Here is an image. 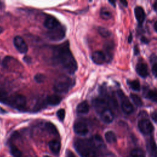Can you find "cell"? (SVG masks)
Returning <instances> with one entry per match:
<instances>
[{
  "mask_svg": "<svg viewBox=\"0 0 157 157\" xmlns=\"http://www.w3.org/2000/svg\"><path fill=\"white\" fill-rule=\"evenodd\" d=\"M54 54L57 61L62 67L69 74H74L77 69V64L74 59L67 43L56 47L55 48Z\"/></svg>",
  "mask_w": 157,
  "mask_h": 157,
  "instance_id": "6da1fadb",
  "label": "cell"
},
{
  "mask_svg": "<svg viewBox=\"0 0 157 157\" xmlns=\"http://www.w3.org/2000/svg\"><path fill=\"white\" fill-rule=\"evenodd\" d=\"M74 147L81 157H97V149L90 139H77Z\"/></svg>",
  "mask_w": 157,
  "mask_h": 157,
  "instance_id": "7a4b0ae2",
  "label": "cell"
},
{
  "mask_svg": "<svg viewBox=\"0 0 157 157\" xmlns=\"http://www.w3.org/2000/svg\"><path fill=\"white\" fill-rule=\"evenodd\" d=\"M72 82L71 78L66 75H61L58 77L54 83L55 91L59 93H66L71 88Z\"/></svg>",
  "mask_w": 157,
  "mask_h": 157,
  "instance_id": "3957f363",
  "label": "cell"
},
{
  "mask_svg": "<svg viewBox=\"0 0 157 157\" xmlns=\"http://www.w3.org/2000/svg\"><path fill=\"white\" fill-rule=\"evenodd\" d=\"M7 104L15 109L22 110L26 106V99L23 95L16 94L9 98Z\"/></svg>",
  "mask_w": 157,
  "mask_h": 157,
  "instance_id": "277c9868",
  "label": "cell"
},
{
  "mask_svg": "<svg viewBox=\"0 0 157 157\" xmlns=\"http://www.w3.org/2000/svg\"><path fill=\"white\" fill-rule=\"evenodd\" d=\"M117 94L121 102V107L123 112L126 114H131L134 111V107L129 100L125 96L124 93L121 90H117Z\"/></svg>",
  "mask_w": 157,
  "mask_h": 157,
  "instance_id": "5b68a950",
  "label": "cell"
},
{
  "mask_svg": "<svg viewBox=\"0 0 157 157\" xmlns=\"http://www.w3.org/2000/svg\"><path fill=\"white\" fill-rule=\"evenodd\" d=\"M65 28L60 25L55 29L49 30L47 33V36L50 40L56 41L64 38L65 36Z\"/></svg>",
  "mask_w": 157,
  "mask_h": 157,
  "instance_id": "8992f818",
  "label": "cell"
},
{
  "mask_svg": "<svg viewBox=\"0 0 157 157\" xmlns=\"http://www.w3.org/2000/svg\"><path fill=\"white\" fill-rule=\"evenodd\" d=\"M138 128L140 131L145 134H150L153 131V126L150 120L146 118H142L138 122Z\"/></svg>",
  "mask_w": 157,
  "mask_h": 157,
  "instance_id": "52a82bcc",
  "label": "cell"
},
{
  "mask_svg": "<svg viewBox=\"0 0 157 157\" xmlns=\"http://www.w3.org/2000/svg\"><path fill=\"white\" fill-rule=\"evenodd\" d=\"M13 45L16 49L21 53H26L28 47L25 40L21 36H17L13 38Z\"/></svg>",
  "mask_w": 157,
  "mask_h": 157,
  "instance_id": "ba28073f",
  "label": "cell"
},
{
  "mask_svg": "<svg viewBox=\"0 0 157 157\" xmlns=\"http://www.w3.org/2000/svg\"><path fill=\"white\" fill-rule=\"evenodd\" d=\"M108 102L103 98H98L93 101V105L99 114L108 108Z\"/></svg>",
  "mask_w": 157,
  "mask_h": 157,
  "instance_id": "9c48e42d",
  "label": "cell"
},
{
  "mask_svg": "<svg viewBox=\"0 0 157 157\" xmlns=\"http://www.w3.org/2000/svg\"><path fill=\"white\" fill-rule=\"evenodd\" d=\"M74 132L80 136H85L88 132V128L86 123L83 121H77L74 124Z\"/></svg>",
  "mask_w": 157,
  "mask_h": 157,
  "instance_id": "30bf717a",
  "label": "cell"
},
{
  "mask_svg": "<svg viewBox=\"0 0 157 157\" xmlns=\"http://www.w3.org/2000/svg\"><path fill=\"white\" fill-rule=\"evenodd\" d=\"M44 25L46 28H47L49 30H51L58 27L61 25L59 24V21L56 18H55L53 16L48 15L45 18L44 23Z\"/></svg>",
  "mask_w": 157,
  "mask_h": 157,
  "instance_id": "8fae6325",
  "label": "cell"
},
{
  "mask_svg": "<svg viewBox=\"0 0 157 157\" xmlns=\"http://www.w3.org/2000/svg\"><path fill=\"white\" fill-rule=\"evenodd\" d=\"M100 118L101 120L107 124L110 123L113 121L114 116L112 111L108 107L105 109L104 110H103L100 114Z\"/></svg>",
  "mask_w": 157,
  "mask_h": 157,
  "instance_id": "7c38bea8",
  "label": "cell"
},
{
  "mask_svg": "<svg viewBox=\"0 0 157 157\" xmlns=\"http://www.w3.org/2000/svg\"><path fill=\"white\" fill-rule=\"evenodd\" d=\"M91 59L95 64L101 65V64H102L105 62V61L106 59V56L102 52L97 50V51L94 52L92 53Z\"/></svg>",
  "mask_w": 157,
  "mask_h": 157,
  "instance_id": "4fadbf2b",
  "label": "cell"
},
{
  "mask_svg": "<svg viewBox=\"0 0 157 157\" xmlns=\"http://www.w3.org/2000/svg\"><path fill=\"white\" fill-rule=\"evenodd\" d=\"M134 14L139 25L140 26L142 25L145 18V13L144 9L140 6L136 7L134 9Z\"/></svg>",
  "mask_w": 157,
  "mask_h": 157,
  "instance_id": "5bb4252c",
  "label": "cell"
},
{
  "mask_svg": "<svg viewBox=\"0 0 157 157\" xmlns=\"http://www.w3.org/2000/svg\"><path fill=\"white\" fill-rule=\"evenodd\" d=\"M136 70L137 73L143 78H145L148 75V67L146 64L144 63H139L137 64Z\"/></svg>",
  "mask_w": 157,
  "mask_h": 157,
  "instance_id": "9a60e30c",
  "label": "cell"
},
{
  "mask_svg": "<svg viewBox=\"0 0 157 157\" xmlns=\"http://www.w3.org/2000/svg\"><path fill=\"white\" fill-rule=\"evenodd\" d=\"M48 146L50 151L55 155H58L59 153L61 148V144L57 140H52L48 143Z\"/></svg>",
  "mask_w": 157,
  "mask_h": 157,
  "instance_id": "2e32d148",
  "label": "cell"
},
{
  "mask_svg": "<svg viewBox=\"0 0 157 157\" xmlns=\"http://www.w3.org/2000/svg\"><path fill=\"white\" fill-rule=\"evenodd\" d=\"M90 107L86 101H82L78 104L76 108V111L78 114H86L89 112Z\"/></svg>",
  "mask_w": 157,
  "mask_h": 157,
  "instance_id": "e0dca14e",
  "label": "cell"
},
{
  "mask_svg": "<svg viewBox=\"0 0 157 157\" xmlns=\"http://www.w3.org/2000/svg\"><path fill=\"white\" fill-rule=\"evenodd\" d=\"M61 101V98L56 94L48 96L46 99V103L50 105H58Z\"/></svg>",
  "mask_w": 157,
  "mask_h": 157,
  "instance_id": "ac0fdd59",
  "label": "cell"
},
{
  "mask_svg": "<svg viewBox=\"0 0 157 157\" xmlns=\"http://www.w3.org/2000/svg\"><path fill=\"white\" fill-rule=\"evenodd\" d=\"M93 145L94 146V147L98 150L99 148H102L104 146V141L102 139V137L99 135H94L90 139Z\"/></svg>",
  "mask_w": 157,
  "mask_h": 157,
  "instance_id": "d6986e66",
  "label": "cell"
},
{
  "mask_svg": "<svg viewBox=\"0 0 157 157\" xmlns=\"http://www.w3.org/2000/svg\"><path fill=\"white\" fill-rule=\"evenodd\" d=\"M114 48V45L112 42H107L104 45V49L107 53V57L111 59L112 58V54H113V50Z\"/></svg>",
  "mask_w": 157,
  "mask_h": 157,
  "instance_id": "ffe728a7",
  "label": "cell"
},
{
  "mask_svg": "<svg viewBox=\"0 0 157 157\" xmlns=\"http://www.w3.org/2000/svg\"><path fill=\"white\" fill-rule=\"evenodd\" d=\"M129 157H145V153L141 148H136L131 151Z\"/></svg>",
  "mask_w": 157,
  "mask_h": 157,
  "instance_id": "44dd1931",
  "label": "cell"
},
{
  "mask_svg": "<svg viewBox=\"0 0 157 157\" xmlns=\"http://www.w3.org/2000/svg\"><path fill=\"white\" fill-rule=\"evenodd\" d=\"M105 139L106 141L110 144H113L117 142V136L112 131H107L105 133Z\"/></svg>",
  "mask_w": 157,
  "mask_h": 157,
  "instance_id": "7402d4cb",
  "label": "cell"
},
{
  "mask_svg": "<svg viewBox=\"0 0 157 157\" xmlns=\"http://www.w3.org/2000/svg\"><path fill=\"white\" fill-rule=\"evenodd\" d=\"M127 84L129 86V87L134 91H138L140 89V83L138 80H128Z\"/></svg>",
  "mask_w": 157,
  "mask_h": 157,
  "instance_id": "603a6c76",
  "label": "cell"
},
{
  "mask_svg": "<svg viewBox=\"0 0 157 157\" xmlns=\"http://www.w3.org/2000/svg\"><path fill=\"white\" fill-rule=\"evenodd\" d=\"M148 147H149V149L150 151L151 152V153L152 154V155H153L154 156H157V147L156 145V144L154 141V139L151 137L149 142H148Z\"/></svg>",
  "mask_w": 157,
  "mask_h": 157,
  "instance_id": "cb8c5ba5",
  "label": "cell"
},
{
  "mask_svg": "<svg viewBox=\"0 0 157 157\" xmlns=\"http://www.w3.org/2000/svg\"><path fill=\"white\" fill-rule=\"evenodd\" d=\"M130 98H131L132 102L134 103V104L138 107H141L143 105V102L141 99V98L136 94L131 93L130 94Z\"/></svg>",
  "mask_w": 157,
  "mask_h": 157,
  "instance_id": "d4e9b609",
  "label": "cell"
},
{
  "mask_svg": "<svg viewBox=\"0 0 157 157\" xmlns=\"http://www.w3.org/2000/svg\"><path fill=\"white\" fill-rule=\"evenodd\" d=\"M100 16L104 20H109L112 17V13L106 8H102L100 12Z\"/></svg>",
  "mask_w": 157,
  "mask_h": 157,
  "instance_id": "484cf974",
  "label": "cell"
},
{
  "mask_svg": "<svg viewBox=\"0 0 157 157\" xmlns=\"http://www.w3.org/2000/svg\"><path fill=\"white\" fill-rule=\"evenodd\" d=\"M45 128H46V129L47 130V131H48L50 133H51L52 134L56 135L58 132L55 126L50 122H48L45 124Z\"/></svg>",
  "mask_w": 157,
  "mask_h": 157,
  "instance_id": "4316f807",
  "label": "cell"
},
{
  "mask_svg": "<svg viewBox=\"0 0 157 157\" xmlns=\"http://www.w3.org/2000/svg\"><path fill=\"white\" fill-rule=\"evenodd\" d=\"M10 152L14 157H21V151L15 145H12L10 147Z\"/></svg>",
  "mask_w": 157,
  "mask_h": 157,
  "instance_id": "83f0119b",
  "label": "cell"
},
{
  "mask_svg": "<svg viewBox=\"0 0 157 157\" xmlns=\"http://www.w3.org/2000/svg\"><path fill=\"white\" fill-rule=\"evenodd\" d=\"M146 97L153 102H157V91L155 90H149L147 93Z\"/></svg>",
  "mask_w": 157,
  "mask_h": 157,
  "instance_id": "f1b7e54d",
  "label": "cell"
},
{
  "mask_svg": "<svg viewBox=\"0 0 157 157\" xmlns=\"http://www.w3.org/2000/svg\"><path fill=\"white\" fill-rule=\"evenodd\" d=\"M98 30L99 34L104 37H107L110 36L111 34V33L110 32V31L104 27H99Z\"/></svg>",
  "mask_w": 157,
  "mask_h": 157,
  "instance_id": "f546056e",
  "label": "cell"
},
{
  "mask_svg": "<svg viewBox=\"0 0 157 157\" xmlns=\"http://www.w3.org/2000/svg\"><path fill=\"white\" fill-rule=\"evenodd\" d=\"M45 75L43 74H40V73H39V74H36V75L34 76V80L37 82V83H42L44 82V80H45Z\"/></svg>",
  "mask_w": 157,
  "mask_h": 157,
  "instance_id": "4dcf8cb0",
  "label": "cell"
},
{
  "mask_svg": "<svg viewBox=\"0 0 157 157\" xmlns=\"http://www.w3.org/2000/svg\"><path fill=\"white\" fill-rule=\"evenodd\" d=\"M56 115L60 121H63L65 117V110L63 109L58 110L56 112Z\"/></svg>",
  "mask_w": 157,
  "mask_h": 157,
  "instance_id": "1f68e13d",
  "label": "cell"
},
{
  "mask_svg": "<svg viewBox=\"0 0 157 157\" xmlns=\"http://www.w3.org/2000/svg\"><path fill=\"white\" fill-rule=\"evenodd\" d=\"M151 71L153 75L155 77H157V62H155L151 67Z\"/></svg>",
  "mask_w": 157,
  "mask_h": 157,
  "instance_id": "d6a6232c",
  "label": "cell"
},
{
  "mask_svg": "<svg viewBox=\"0 0 157 157\" xmlns=\"http://www.w3.org/2000/svg\"><path fill=\"white\" fill-rule=\"evenodd\" d=\"M66 157H77V156L72 151L67 150L66 152Z\"/></svg>",
  "mask_w": 157,
  "mask_h": 157,
  "instance_id": "836d02e7",
  "label": "cell"
},
{
  "mask_svg": "<svg viewBox=\"0 0 157 157\" xmlns=\"http://www.w3.org/2000/svg\"><path fill=\"white\" fill-rule=\"evenodd\" d=\"M151 118H152V120L157 123V112H153L151 113Z\"/></svg>",
  "mask_w": 157,
  "mask_h": 157,
  "instance_id": "e575fe53",
  "label": "cell"
},
{
  "mask_svg": "<svg viewBox=\"0 0 157 157\" xmlns=\"http://www.w3.org/2000/svg\"><path fill=\"white\" fill-rule=\"evenodd\" d=\"M140 40H141V42H142V43L145 44H148V42H149L148 39L146 37H145V36H142V37H141Z\"/></svg>",
  "mask_w": 157,
  "mask_h": 157,
  "instance_id": "d590c367",
  "label": "cell"
},
{
  "mask_svg": "<svg viewBox=\"0 0 157 157\" xmlns=\"http://www.w3.org/2000/svg\"><path fill=\"white\" fill-rule=\"evenodd\" d=\"M134 54L135 55H137L139 54V48L137 45H135L134 47Z\"/></svg>",
  "mask_w": 157,
  "mask_h": 157,
  "instance_id": "8d00e7d4",
  "label": "cell"
},
{
  "mask_svg": "<svg viewBox=\"0 0 157 157\" xmlns=\"http://www.w3.org/2000/svg\"><path fill=\"white\" fill-rule=\"evenodd\" d=\"M153 9L155 10V11L157 12V1L154 2V4L153 5Z\"/></svg>",
  "mask_w": 157,
  "mask_h": 157,
  "instance_id": "74e56055",
  "label": "cell"
},
{
  "mask_svg": "<svg viewBox=\"0 0 157 157\" xmlns=\"http://www.w3.org/2000/svg\"><path fill=\"white\" fill-rule=\"evenodd\" d=\"M120 2L125 7H127L128 6V2L126 1H123V0H121L120 1Z\"/></svg>",
  "mask_w": 157,
  "mask_h": 157,
  "instance_id": "f35d334b",
  "label": "cell"
},
{
  "mask_svg": "<svg viewBox=\"0 0 157 157\" xmlns=\"http://www.w3.org/2000/svg\"><path fill=\"white\" fill-rule=\"evenodd\" d=\"M132 39V34H129V37H128V40L129 43H131V42Z\"/></svg>",
  "mask_w": 157,
  "mask_h": 157,
  "instance_id": "ab89813d",
  "label": "cell"
},
{
  "mask_svg": "<svg viewBox=\"0 0 157 157\" xmlns=\"http://www.w3.org/2000/svg\"><path fill=\"white\" fill-rule=\"evenodd\" d=\"M109 2L113 6L115 7V1H109Z\"/></svg>",
  "mask_w": 157,
  "mask_h": 157,
  "instance_id": "60d3db41",
  "label": "cell"
},
{
  "mask_svg": "<svg viewBox=\"0 0 157 157\" xmlns=\"http://www.w3.org/2000/svg\"><path fill=\"white\" fill-rule=\"evenodd\" d=\"M154 28H155V31L157 32V21L154 24Z\"/></svg>",
  "mask_w": 157,
  "mask_h": 157,
  "instance_id": "b9f144b4",
  "label": "cell"
},
{
  "mask_svg": "<svg viewBox=\"0 0 157 157\" xmlns=\"http://www.w3.org/2000/svg\"><path fill=\"white\" fill-rule=\"evenodd\" d=\"M2 31H3V28H2L1 26H0V34H1Z\"/></svg>",
  "mask_w": 157,
  "mask_h": 157,
  "instance_id": "7bdbcfd3",
  "label": "cell"
},
{
  "mask_svg": "<svg viewBox=\"0 0 157 157\" xmlns=\"http://www.w3.org/2000/svg\"><path fill=\"white\" fill-rule=\"evenodd\" d=\"M44 157H50L49 156H47V155H45V156H44Z\"/></svg>",
  "mask_w": 157,
  "mask_h": 157,
  "instance_id": "ee69618b",
  "label": "cell"
}]
</instances>
